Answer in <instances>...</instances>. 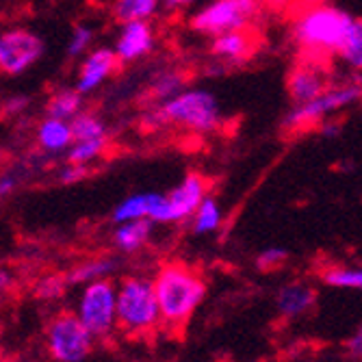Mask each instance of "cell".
Returning a JSON list of instances; mask_svg holds the SVG:
<instances>
[{
    "mask_svg": "<svg viewBox=\"0 0 362 362\" xmlns=\"http://www.w3.org/2000/svg\"><path fill=\"white\" fill-rule=\"evenodd\" d=\"M160 306V327L182 332L197 306L206 298V282L185 262H168L154 278Z\"/></svg>",
    "mask_w": 362,
    "mask_h": 362,
    "instance_id": "6da1fadb",
    "label": "cell"
},
{
    "mask_svg": "<svg viewBox=\"0 0 362 362\" xmlns=\"http://www.w3.org/2000/svg\"><path fill=\"white\" fill-rule=\"evenodd\" d=\"M168 124L182 126L191 133H213L221 124V109L217 98L209 89H185L168 103L154 105L141 115V126L156 130Z\"/></svg>",
    "mask_w": 362,
    "mask_h": 362,
    "instance_id": "7a4b0ae2",
    "label": "cell"
},
{
    "mask_svg": "<svg viewBox=\"0 0 362 362\" xmlns=\"http://www.w3.org/2000/svg\"><path fill=\"white\" fill-rule=\"evenodd\" d=\"M356 18L332 5H317L306 9L293 24V40L310 54L308 59H321L325 54H339L347 33Z\"/></svg>",
    "mask_w": 362,
    "mask_h": 362,
    "instance_id": "3957f363",
    "label": "cell"
},
{
    "mask_svg": "<svg viewBox=\"0 0 362 362\" xmlns=\"http://www.w3.org/2000/svg\"><path fill=\"white\" fill-rule=\"evenodd\" d=\"M160 325L154 280L128 276L117 286V327L126 337H146Z\"/></svg>",
    "mask_w": 362,
    "mask_h": 362,
    "instance_id": "277c9868",
    "label": "cell"
},
{
    "mask_svg": "<svg viewBox=\"0 0 362 362\" xmlns=\"http://www.w3.org/2000/svg\"><path fill=\"white\" fill-rule=\"evenodd\" d=\"M360 100H362V78H349L345 83L330 85L321 95L313 98L308 103L295 105L286 113L282 126L288 130L308 128L313 124L323 122L325 117H332L341 109H347Z\"/></svg>",
    "mask_w": 362,
    "mask_h": 362,
    "instance_id": "5b68a950",
    "label": "cell"
},
{
    "mask_svg": "<svg viewBox=\"0 0 362 362\" xmlns=\"http://www.w3.org/2000/svg\"><path fill=\"white\" fill-rule=\"evenodd\" d=\"M209 195V182L202 174H187L170 193H154L150 204V219L154 223H180L195 215Z\"/></svg>",
    "mask_w": 362,
    "mask_h": 362,
    "instance_id": "8992f818",
    "label": "cell"
},
{
    "mask_svg": "<svg viewBox=\"0 0 362 362\" xmlns=\"http://www.w3.org/2000/svg\"><path fill=\"white\" fill-rule=\"evenodd\" d=\"M95 337L83 323L78 313L63 310L46 327V347L59 362H81L93 349Z\"/></svg>",
    "mask_w": 362,
    "mask_h": 362,
    "instance_id": "52a82bcc",
    "label": "cell"
},
{
    "mask_svg": "<svg viewBox=\"0 0 362 362\" xmlns=\"http://www.w3.org/2000/svg\"><path fill=\"white\" fill-rule=\"evenodd\" d=\"M76 313L95 339H107L117 327V288L111 278L85 284Z\"/></svg>",
    "mask_w": 362,
    "mask_h": 362,
    "instance_id": "ba28073f",
    "label": "cell"
},
{
    "mask_svg": "<svg viewBox=\"0 0 362 362\" xmlns=\"http://www.w3.org/2000/svg\"><path fill=\"white\" fill-rule=\"evenodd\" d=\"M256 13L258 0H213L191 18L189 26L200 35L217 37L221 33L250 28Z\"/></svg>",
    "mask_w": 362,
    "mask_h": 362,
    "instance_id": "9c48e42d",
    "label": "cell"
},
{
    "mask_svg": "<svg viewBox=\"0 0 362 362\" xmlns=\"http://www.w3.org/2000/svg\"><path fill=\"white\" fill-rule=\"evenodd\" d=\"M46 52L40 35L26 28H13L0 37V70L7 76H20L30 70Z\"/></svg>",
    "mask_w": 362,
    "mask_h": 362,
    "instance_id": "30bf717a",
    "label": "cell"
},
{
    "mask_svg": "<svg viewBox=\"0 0 362 362\" xmlns=\"http://www.w3.org/2000/svg\"><path fill=\"white\" fill-rule=\"evenodd\" d=\"M327 87H330L327 72L317 59H308L300 65H295L286 78V89L293 105L313 100V98L321 95Z\"/></svg>",
    "mask_w": 362,
    "mask_h": 362,
    "instance_id": "8fae6325",
    "label": "cell"
},
{
    "mask_svg": "<svg viewBox=\"0 0 362 362\" xmlns=\"http://www.w3.org/2000/svg\"><path fill=\"white\" fill-rule=\"evenodd\" d=\"M154 44L156 37L148 20H135L122 24L113 50L117 52L119 63H135L146 54H150L154 50Z\"/></svg>",
    "mask_w": 362,
    "mask_h": 362,
    "instance_id": "7c38bea8",
    "label": "cell"
},
{
    "mask_svg": "<svg viewBox=\"0 0 362 362\" xmlns=\"http://www.w3.org/2000/svg\"><path fill=\"white\" fill-rule=\"evenodd\" d=\"M117 65H119L117 52L111 48H95L91 52H87L81 63L76 89L81 93H89V91L98 89L117 70Z\"/></svg>",
    "mask_w": 362,
    "mask_h": 362,
    "instance_id": "4fadbf2b",
    "label": "cell"
},
{
    "mask_svg": "<svg viewBox=\"0 0 362 362\" xmlns=\"http://www.w3.org/2000/svg\"><path fill=\"white\" fill-rule=\"evenodd\" d=\"M254 52H256V37L252 28L221 33V35L213 37V44H211V54L230 65H241L250 61Z\"/></svg>",
    "mask_w": 362,
    "mask_h": 362,
    "instance_id": "5bb4252c",
    "label": "cell"
},
{
    "mask_svg": "<svg viewBox=\"0 0 362 362\" xmlns=\"http://www.w3.org/2000/svg\"><path fill=\"white\" fill-rule=\"evenodd\" d=\"M317 293L304 282H291L276 293V308L286 319H300L313 310Z\"/></svg>",
    "mask_w": 362,
    "mask_h": 362,
    "instance_id": "9a60e30c",
    "label": "cell"
},
{
    "mask_svg": "<svg viewBox=\"0 0 362 362\" xmlns=\"http://www.w3.org/2000/svg\"><path fill=\"white\" fill-rule=\"evenodd\" d=\"M37 144L48 154H61L68 152L74 144V130L70 119H61L46 115V119L37 126Z\"/></svg>",
    "mask_w": 362,
    "mask_h": 362,
    "instance_id": "2e32d148",
    "label": "cell"
},
{
    "mask_svg": "<svg viewBox=\"0 0 362 362\" xmlns=\"http://www.w3.org/2000/svg\"><path fill=\"white\" fill-rule=\"evenodd\" d=\"M152 219H130L124 223H117L113 233V243L117 252L122 254H135L139 252L148 241L152 233Z\"/></svg>",
    "mask_w": 362,
    "mask_h": 362,
    "instance_id": "e0dca14e",
    "label": "cell"
},
{
    "mask_svg": "<svg viewBox=\"0 0 362 362\" xmlns=\"http://www.w3.org/2000/svg\"><path fill=\"white\" fill-rule=\"evenodd\" d=\"M117 269H119V258H115V256H98V258H89V260L81 262V265L70 269L65 276H68L70 284H89V282H95V280L111 278Z\"/></svg>",
    "mask_w": 362,
    "mask_h": 362,
    "instance_id": "ac0fdd59",
    "label": "cell"
},
{
    "mask_svg": "<svg viewBox=\"0 0 362 362\" xmlns=\"http://www.w3.org/2000/svg\"><path fill=\"white\" fill-rule=\"evenodd\" d=\"M83 95L85 93H81L76 87L52 93L50 100L46 103V115L72 122L78 113H83Z\"/></svg>",
    "mask_w": 362,
    "mask_h": 362,
    "instance_id": "d6986e66",
    "label": "cell"
},
{
    "mask_svg": "<svg viewBox=\"0 0 362 362\" xmlns=\"http://www.w3.org/2000/svg\"><path fill=\"white\" fill-rule=\"evenodd\" d=\"M150 204H152V191L128 195L113 209V223H124L130 219H150Z\"/></svg>",
    "mask_w": 362,
    "mask_h": 362,
    "instance_id": "ffe728a7",
    "label": "cell"
},
{
    "mask_svg": "<svg viewBox=\"0 0 362 362\" xmlns=\"http://www.w3.org/2000/svg\"><path fill=\"white\" fill-rule=\"evenodd\" d=\"M160 0H115L113 5V18L124 22H135V20H150L158 11Z\"/></svg>",
    "mask_w": 362,
    "mask_h": 362,
    "instance_id": "44dd1931",
    "label": "cell"
},
{
    "mask_svg": "<svg viewBox=\"0 0 362 362\" xmlns=\"http://www.w3.org/2000/svg\"><path fill=\"white\" fill-rule=\"evenodd\" d=\"M185 89H187V76H185L182 72L170 70V72L158 74V76L152 81V85H150V95H152V100H154L156 105H160V103H168L170 98L178 95V93L185 91Z\"/></svg>",
    "mask_w": 362,
    "mask_h": 362,
    "instance_id": "7402d4cb",
    "label": "cell"
},
{
    "mask_svg": "<svg viewBox=\"0 0 362 362\" xmlns=\"http://www.w3.org/2000/svg\"><path fill=\"white\" fill-rule=\"evenodd\" d=\"M72 130H74V141H87V139H103L107 137V124L100 115L95 113H78L72 119Z\"/></svg>",
    "mask_w": 362,
    "mask_h": 362,
    "instance_id": "603a6c76",
    "label": "cell"
},
{
    "mask_svg": "<svg viewBox=\"0 0 362 362\" xmlns=\"http://www.w3.org/2000/svg\"><path fill=\"white\" fill-rule=\"evenodd\" d=\"M221 223V209L217 204L215 197L206 195L200 209L193 215V233L195 235H209L213 230H217Z\"/></svg>",
    "mask_w": 362,
    "mask_h": 362,
    "instance_id": "cb8c5ba5",
    "label": "cell"
},
{
    "mask_svg": "<svg viewBox=\"0 0 362 362\" xmlns=\"http://www.w3.org/2000/svg\"><path fill=\"white\" fill-rule=\"evenodd\" d=\"M339 57L349 65L351 70H362V20H354L347 37L339 50Z\"/></svg>",
    "mask_w": 362,
    "mask_h": 362,
    "instance_id": "d4e9b609",
    "label": "cell"
},
{
    "mask_svg": "<svg viewBox=\"0 0 362 362\" xmlns=\"http://www.w3.org/2000/svg\"><path fill=\"white\" fill-rule=\"evenodd\" d=\"M323 282L334 288H354L362 291V269L351 267H332L323 272Z\"/></svg>",
    "mask_w": 362,
    "mask_h": 362,
    "instance_id": "484cf974",
    "label": "cell"
},
{
    "mask_svg": "<svg viewBox=\"0 0 362 362\" xmlns=\"http://www.w3.org/2000/svg\"><path fill=\"white\" fill-rule=\"evenodd\" d=\"M107 148V137L103 139H87V141H74L72 148L65 152V158L72 163H85L89 165L91 160H95Z\"/></svg>",
    "mask_w": 362,
    "mask_h": 362,
    "instance_id": "4316f807",
    "label": "cell"
},
{
    "mask_svg": "<svg viewBox=\"0 0 362 362\" xmlns=\"http://www.w3.org/2000/svg\"><path fill=\"white\" fill-rule=\"evenodd\" d=\"M91 42H93V30H91L87 24H78V26L72 30L70 42H68V57L76 59V57L87 54Z\"/></svg>",
    "mask_w": 362,
    "mask_h": 362,
    "instance_id": "83f0119b",
    "label": "cell"
},
{
    "mask_svg": "<svg viewBox=\"0 0 362 362\" xmlns=\"http://www.w3.org/2000/svg\"><path fill=\"white\" fill-rule=\"evenodd\" d=\"M68 284H70L68 282V276H48V278H44L37 284L35 293H37L40 300H48V302L61 300L63 293H65V286H68Z\"/></svg>",
    "mask_w": 362,
    "mask_h": 362,
    "instance_id": "f1b7e54d",
    "label": "cell"
},
{
    "mask_svg": "<svg viewBox=\"0 0 362 362\" xmlns=\"http://www.w3.org/2000/svg\"><path fill=\"white\" fill-rule=\"evenodd\" d=\"M288 258V252L282 250V247H269V250H262L256 258V267L262 269V272H272V269H278L282 267Z\"/></svg>",
    "mask_w": 362,
    "mask_h": 362,
    "instance_id": "f546056e",
    "label": "cell"
},
{
    "mask_svg": "<svg viewBox=\"0 0 362 362\" xmlns=\"http://www.w3.org/2000/svg\"><path fill=\"white\" fill-rule=\"evenodd\" d=\"M87 174H89V168L85 165V163H72V160H68V165H65L59 172V180L63 185H74V182L85 180Z\"/></svg>",
    "mask_w": 362,
    "mask_h": 362,
    "instance_id": "4dcf8cb0",
    "label": "cell"
},
{
    "mask_svg": "<svg viewBox=\"0 0 362 362\" xmlns=\"http://www.w3.org/2000/svg\"><path fill=\"white\" fill-rule=\"evenodd\" d=\"M319 130L321 135L327 137V139H334L343 133V124L341 119H334V117H325L323 122H319Z\"/></svg>",
    "mask_w": 362,
    "mask_h": 362,
    "instance_id": "1f68e13d",
    "label": "cell"
},
{
    "mask_svg": "<svg viewBox=\"0 0 362 362\" xmlns=\"http://www.w3.org/2000/svg\"><path fill=\"white\" fill-rule=\"evenodd\" d=\"M345 349H347V354H349V356H354V358H362V325H360L358 330L347 339Z\"/></svg>",
    "mask_w": 362,
    "mask_h": 362,
    "instance_id": "d6a6232c",
    "label": "cell"
},
{
    "mask_svg": "<svg viewBox=\"0 0 362 362\" xmlns=\"http://www.w3.org/2000/svg\"><path fill=\"white\" fill-rule=\"evenodd\" d=\"M24 109H28V98L26 95H13V98H9V100L5 103V113L18 115Z\"/></svg>",
    "mask_w": 362,
    "mask_h": 362,
    "instance_id": "836d02e7",
    "label": "cell"
},
{
    "mask_svg": "<svg viewBox=\"0 0 362 362\" xmlns=\"http://www.w3.org/2000/svg\"><path fill=\"white\" fill-rule=\"evenodd\" d=\"M13 189H16V176L5 174L3 178H0V195L7 197V195H11Z\"/></svg>",
    "mask_w": 362,
    "mask_h": 362,
    "instance_id": "e575fe53",
    "label": "cell"
},
{
    "mask_svg": "<svg viewBox=\"0 0 362 362\" xmlns=\"http://www.w3.org/2000/svg\"><path fill=\"white\" fill-rule=\"evenodd\" d=\"M193 0H168V5L170 7H187V5H191Z\"/></svg>",
    "mask_w": 362,
    "mask_h": 362,
    "instance_id": "d590c367",
    "label": "cell"
},
{
    "mask_svg": "<svg viewBox=\"0 0 362 362\" xmlns=\"http://www.w3.org/2000/svg\"><path fill=\"white\" fill-rule=\"evenodd\" d=\"M0 280H3V288H7V286L11 284V280H9V274H7V272H3V276H0Z\"/></svg>",
    "mask_w": 362,
    "mask_h": 362,
    "instance_id": "8d00e7d4",
    "label": "cell"
}]
</instances>
